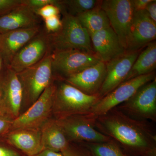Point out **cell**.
Masks as SVG:
<instances>
[{
    "label": "cell",
    "instance_id": "obj_1",
    "mask_svg": "<svg viewBox=\"0 0 156 156\" xmlns=\"http://www.w3.org/2000/svg\"><path fill=\"white\" fill-rule=\"evenodd\" d=\"M94 126L130 156H156V134L148 121L134 119L115 108L97 117Z\"/></svg>",
    "mask_w": 156,
    "mask_h": 156
},
{
    "label": "cell",
    "instance_id": "obj_2",
    "mask_svg": "<svg viewBox=\"0 0 156 156\" xmlns=\"http://www.w3.org/2000/svg\"><path fill=\"white\" fill-rule=\"evenodd\" d=\"M55 79L52 114L56 119L88 114L101 99L98 95L85 94L62 79Z\"/></svg>",
    "mask_w": 156,
    "mask_h": 156
},
{
    "label": "cell",
    "instance_id": "obj_3",
    "mask_svg": "<svg viewBox=\"0 0 156 156\" xmlns=\"http://www.w3.org/2000/svg\"><path fill=\"white\" fill-rule=\"evenodd\" d=\"M51 64L50 52L37 63L17 73L22 90L21 112L23 110V112L31 106L53 81Z\"/></svg>",
    "mask_w": 156,
    "mask_h": 156
},
{
    "label": "cell",
    "instance_id": "obj_4",
    "mask_svg": "<svg viewBox=\"0 0 156 156\" xmlns=\"http://www.w3.org/2000/svg\"><path fill=\"white\" fill-rule=\"evenodd\" d=\"M62 14L61 27L49 33L51 52L77 50L94 53L90 35L77 18L66 12Z\"/></svg>",
    "mask_w": 156,
    "mask_h": 156
},
{
    "label": "cell",
    "instance_id": "obj_5",
    "mask_svg": "<svg viewBox=\"0 0 156 156\" xmlns=\"http://www.w3.org/2000/svg\"><path fill=\"white\" fill-rule=\"evenodd\" d=\"M95 120L89 114L56 119L67 140L71 143L82 144L112 140L111 138L95 128Z\"/></svg>",
    "mask_w": 156,
    "mask_h": 156
},
{
    "label": "cell",
    "instance_id": "obj_6",
    "mask_svg": "<svg viewBox=\"0 0 156 156\" xmlns=\"http://www.w3.org/2000/svg\"><path fill=\"white\" fill-rule=\"evenodd\" d=\"M55 89V79L53 78L38 99L13 120L9 131L22 129H41L53 115Z\"/></svg>",
    "mask_w": 156,
    "mask_h": 156
},
{
    "label": "cell",
    "instance_id": "obj_7",
    "mask_svg": "<svg viewBox=\"0 0 156 156\" xmlns=\"http://www.w3.org/2000/svg\"><path fill=\"white\" fill-rule=\"evenodd\" d=\"M53 77L64 79L101 61L94 53L77 50L51 52Z\"/></svg>",
    "mask_w": 156,
    "mask_h": 156
},
{
    "label": "cell",
    "instance_id": "obj_8",
    "mask_svg": "<svg viewBox=\"0 0 156 156\" xmlns=\"http://www.w3.org/2000/svg\"><path fill=\"white\" fill-rule=\"evenodd\" d=\"M156 78L155 71L123 82L105 96L101 98L89 114L94 119L106 114L112 109L126 102L145 84Z\"/></svg>",
    "mask_w": 156,
    "mask_h": 156
},
{
    "label": "cell",
    "instance_id": "obj_9",
    "mask_svg": "<svg viewBox=\"0 0 156 156\" xmlns=\"http://www.w3.org/2000/svg\"><path fill=\"white\" fill-rule=\"evenodd\" d=\"M116 108L137 119L156 122V78L145 84Z\"/></svg>",
    "mask_w": 156,
    "mask_h": 156
},
{
    "label": "cell",
    "instance_id": "obj_10",
    "mask_svg": "<svg viewBox=\"0 0 156 156\" xmlns=\"http://www.w3.org/2000/svg\"><path fill=\"white\" fill-rule=\"evenodd\" d=\"M101 8L105 12L111 27L126 50L127 39L135 13L132 0H102Z\"/></svg>",
    "mask_w": 156,
    "mask_h": 156
},
{
    "label": "cell",
    "instance_id": "obj_11",
    "mask_svg": "<svg viewBox=\"0 0 156 156\" xmlns=\"http://www.w3.org/2000/svg\"><path fill=\"white\" fill-rule=\"evenodd\" d=\"M50 49L49 33L42 27L14 56L9 67L16 73L32 66L42 60Z\"/></svg>",
    "mask_w": 156,
    "mask_h": 156
},
{
    "label": "cell",
    "instance_id": "obj_12",
    "mask_svg": "<svg viewBox=\"0 0 156 156\" xmlns=\"http://www.w3.org/2000/svg\"><path fill=\"white\" fill-rule=\"evenodd\" d=\"M0 92L1 108L14 120L21 113L22 90L17 73L9 66L4 65L0 70Z\"/></svg>",
    "mask_w": 156,
    "mask_h": 156
},
{
    "label": "cell",
    "instance_id": "obj_13",
    "mask_svg": "<svg viewBox=\"0 0 156 156\" xmlns=\"http://www.w3.org/2000/svg\"><path fill=\"white\" fill-rule=\"evenodd\" d=\"M143 49L134 51H126L123 54L105 63L106 76L98 94L100 98L124 82Z\"/></svg>",
    "mask_w": 156,
    "mask_h": 156
},
{
    "label": "cell",
    "instance_id": "obj_14",
    "mask_svg": "<svg viewBox=\"0 0 156 156\" xmlns=\"http://www.w3.org/2000/svg\"><path fill=\"white\" fill-rule=\"evenodd\" d=\"M156 38V23L151 19L145 10L134 13L128 39L126 51L144 49Z\"/></svg>",
    "mask_w": 156,
    "mask_h": 156
},
{
    "label": "cell",
    "instance_id": "obj_15",
    "mask_svg": "<svg viewBox=\"0 0 156 156\" xmlns=\"http://www.w3.org/2000/svg\"><path fill=\"white\" fill-rule=\"evenodd\" d=\"M106 73L105 63L100 61L96 64L62 80L87 95H98Z\"/></svg>",
    "mask_w": 156,
    "mask_h": 156
},
{
    "label": "cell",
    "instance_id": "obj_16",
    "mask_svg": "<svg viewBox=\"0 0 156 156\" xmlns=\"http://www.w3.org/2000/svg\"><path fill=\"white\" fill-rule=\"evenodd\" d=\"M41 26L21 29L0 34V57L5 66H9L14 56L42 28Z\"/></svg>",
    "mask_w": 156,
    "mask_h": 156
},
{
    "label": "cell",
    "instance_id": "obj_17",
    "mask_svg": "<svg viewBox=\"0 0 156 156\" xmlns=\"http://www.w3.org/2000/svg\"><path fill=\"white\" fill-rule=\"evenodd\" d=\"M94 53L105 63L126 51L111 27L90 36Z\"/></svg>",
    "mask_w": 156,
    "mask_h": 156
},
{
    "label": "cell",
    "instance_id": "obj_18",
    "mask_svg": "<svg viewBox=\"0 0 156 156\" xmlns=\"http://www.w3.org/2000/svg\"><path fill=\"white\" fill-rule=\"evenodd\" d=\"M41 19L33 9L25 4L0 17V34L17 30L41 26Z\"/></svg>",
    "mask_w": 156,
    "mask_h": 156
},
{
    "label": "cell",
    "instance_id": "obj_19",
    "mask_svg": "<svg viewBox=\"0 0 156 156\" xmlns=\"http://www.w3.org/2000/svg\"><path fill=\"white\" fill-rule=\"evenodd\" d=\"M9 144L22 151L28 156L36 155L44 151L41 129H22L8 132Z\"/></svg>",
    "mask_w": 156,
    "mask_h": 156
},
{
    "label": "cell",
    "instance_id": "obj_20",
    "mask_svg": "<svg viewBox=\"0 0 156 156\" xmlns=\"http://www.w3.org/2000/svg\"><path fill=\"white\" fill-rule=\"evenodd\" d=\"M41 138L44 150L61 152L69 145L60 126L55 119L50 118L41 128Z\"/></svg>",
    "mask_w": 156,
    "mask_h": 156
},
{
    "label": "cell",
    "instance_id": "obj_21",
    "mask_svg": "<svg viewBox=\"0 0 156 156\" xmlns=\"http://www.w3.org/2000/svg\"><path fill=\"white\" fill-rule=\"evenodd\" d=\"M156 67V41L151 42L141 50L124 82L155 71Z\"/></svg>",
    "mask_w": 156,
    "mask_h": 156
},
{
    "label": "cell",
    "instance_id": "obj_22",
    "mask_svg": "<svg viewBox=\"0 0 156 156\" xmlns=\"http://www.w3.org/2000/svg\"><path fill=\"white\" fill-rule=\"evenodd\" d=\"M76 17L90 36L110 27L109 20L101 5Z\"/></svg>",
    "mask_w": 156,
    "mask_h": 156
},
{
    "label": "cell",
    "instance_id": "obj_23",
    "mask_svg": "<svg viewBox=\"0 0 156 156\" xmlns=\"http://www.w3.org/2000/svg\"><path fill=\"white\" fill-rule=\"evenodd\" d=\"M101 0H59L61 13L66 12L77 17L101 5Z\"/></svg>",
    "mask_w": 156,
    "mask_h": 156
},
{
    "label": "cell",
    "instance_id": "obj_24",
    "mask_svg": "<svg viewBox=\"0 0 156 156\" xmlns=\"http://www.w3.org/2000/svg\"><path fill=\"white\" fill-rule=\"evenodd\" d=\"M94 156H131L113 140L108 142L84 143Z\"/></svg>",
    "mask_w": 156,
    "mask_h": 156
},
{
    "label": "cell",
    "instance_id": "obj_25",
    "mask_svg": "<svg viewBox=\"0 0 156 156\" xmlns=\"http://www.w3.org/2000/svg\"><path fill=\"white\" fill-rule=\"evenodd\" d=\"M61 153L63 156H94L83 144L71 143Z\"/></svg>",
    "mask_w": 156,
    "mask_h": 156
},
{
    "label": "cell",
    "instance_id": "obj_26",
    "mask_svg": "<svg viewBox=\"0 0 156 156\" xmlns=\"http://www.w3.org/2000/svg\"><path fill=\"white\" fill-rule=\"evenodd\" d=\"M24 2V0H0V17L9 14Z\"/></svg>",
    "mask_w": 156,
    "mask_h": 156
},
{
    "label": "cell",
    "instance_id": "obj_27",
    "mask_svg": "<svg viewBox=\"0 0 156 156\" xmlns=\"http://www.w3.org/2000/svg\"><path fill=\"white\" fill-rule=\"evenodd\" d=\"M35 12L38 16L44 20L52 16L59 15L61 13L60 9L53 4L47 5L36 10Z\"/></svg>",
    "mask_w": 156,
    "mask_h": 156
},
{
    "label": "cell",
    "instance_id": "obj_28",
    "mask_svg": "<svg viewBox=\"0 0 156 156\" xmlns=\"http://www.w3.org/2000/svg\"><path fill=\"white\" fill-rule=\"evenodd\" d=\"M59 16L56 15L44 20V27L48 33L55 32L61 27L62 21Z\"/></svg>",
    "mask_w": 156,
    "mask_h": 156
},
{
    "label": "cell",
    "instance_id": "obj_29",
    "mask_svg": "<svg viewBox=\"0 0 156 156\" xmlns=\"http://www.w3.org/2000/svg\"><path fill=\"white\" fill-rule=\"evenodd\" d=\"M25 4L34 11L50 4L56 5L59 8V0H25Z\"/></svg>",
    "mask_w": 156,
    "mask_h": 156
},
{
    "label": "cell",
    "instance_id": "obj_30",
    "mask_svg": "<svg viewBox=\"0 0 156 156\" xmlns=\"http://www.w3.org/2000/svg\"><path fill=\"white\" fill-rule=\"evenodd\" d=\"M13 120L7 113L0 109V134L10 131Z\"/></svg>",
    "mask_w": 156,
    "mask_h": 156
},
{
    "label": "cell",
    "instance_id": "obj_31",
    "mask_svg": "<svg viewBox=\"0 0 156 156\" xmlns=\"http://www.w3.org/2000/svg\"><path fill=\"white\" fill-rule=\"evenodd\" d=\"M152 0H132L134 12L144 11L148 4Z\"/></svg>",
    "mask_w": 156,
    "mask_h": 156
},
{
    "label": "cell",
    "instance_id": "obj_32",
    "mask_svg": "<svg viewBox=\"0 0 156 156\" xmlns=\"http://www.w3.org/2000/svg\"><path fill=\"white\" fill-rule=\"evenodd\" d=\"M145 11L151 19L156 23V1L152 0L146 8Z\"/></svg>",
    "mask_w": 156,
    "mask_h": 156
},
{
    "label": "cell",
    "instance_id": "obj_33",
    "mask_svg": "<svg viewBox=\"0 0 156 156\" xmlns=\"http://www.w3.org/2000/svg\"><path fill=\"white\" fill-rule=\"evenodd\" d=\"M0 156H20L16 151L8 147L0 145Z\"/></svg>",
    "mask_w": 156,
    "mask_h": 156
},
{
    "label": "cell",
    "instance_id": "obj_34",
    "mask_svg": "<svg viewBox=\"0 0 156 156\" xmlns=\"http://www.w3.org/2000/svg\"><path fill=\"white\" fill-rule=\"evenodd\" d=\"M34 156H63L61 152L53 151L48 150L42 151L36 155Z\"/></svg>",
    "mask_w": 156,
    "mask_h": 156
},
{
    "label": "cell",
    "instance_id": "obj_35",
    "mask_svg": "<svg viewBox=\"0 0 156 156\" xmlns=\"http://www.w3.org/2000/svg\"><path fill=\"white\" fill-rule=\"evenodd\" d=\"M3 66H4V65H3V62L2 61L1 57H0V70L2 68Z\"/></svg>",
    "mask_w": 156,
    "mask_h": 156
},
{
    "label": "cell",
    "instance_id": "obj_36",
    "mask_svg": "<svg viewBox=\"0 0 156 156\" xmlns=\"http://www.w3.org/2000/svg\"><path fill=\"white\" fill-rule=\"evenodd\" d=\"M1 106H2V98H1V93L0 92V109H1Z\"/></svg>",
    "mask_w": 156,
    "mask_h": 156
}]
</instances>
